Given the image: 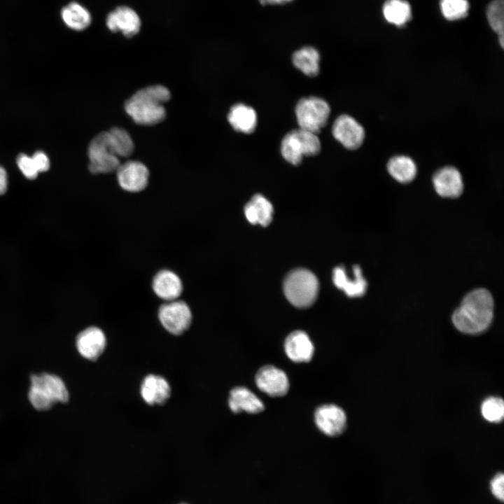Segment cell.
Returning <instances> with one entry per match:
<instances>
[{
  "mask_svg": "<svg viewBox=\"0 0 504 504\" xmlns=\"http://www.w3.org/2000/svg\"><path fill=\"white\" fill-rule=\"evenodd\" d=\"M493 316V300L489 290L475 289L462 300L452 314L454 326L466 334H477L490 326Z\"/></svg>",
  "mask_w": 504,
  "mask_h": 504,
  "instance_id": "1",
  "label": "cell"
},
{
  "mask_svg": "<svg viewBox=\"0 0 504 504\" xmlns=\"http://www.w3.org/2000/svg\"><path fill=\"white\" fill-rule=\"evenodd\" d=\"M171 97L169 90L161 85L138 90L125 104L127 113L139 125H153L166 117L164 104Z\"/></svg>",
  "mask_w": 504,
  "mask_h": 504,
  "instance_id": "2",
  "label": "cell"
},
{
  "mask_svg": "<svg viewBox=\"0 0 504 504\" xmlns=\"http://www.w3.org/2000/svg\"><path fill=\"white\" fill-rule=\"evenodd\" d=\"M28 396L33 407L43 411L69 400V392L62 379L48 373L31 375Z\"/></svg>",
  "mask_w": 504,
  "mask_h": 504,
  "instance_id": "3",
  "label": "cell"
},
{
  "mask_svg": "<svg viewBox=\"0 0 504 504\" xmlns=\"http://www.w3.org/2000/svg\"><path fill=\"white\" fill-rule=\"evenodd\" d=\"M319 284L316 276L305 269L291 271L284 282V292L287 300L295 307L306 308L316 300Z\"/></svg>",
  "mask_w": 504,
  "mask_h": 504,
  "instance_id": "4",
  "label": "cell"
},
{
  "mask_svg": "<svg viewBox=\"0 0 504 504\" xmlns=\"http://www.w3.org/2000/svg\"><path fill=\"white\" fill-rule=\"evenodd\" d=\"M320 149L321 144L317 135L300 128L287 133L281 146L282 156L293 165L299 164L303 156L317 155Z\"/></svg>",
  "mask_w": 504,
  "mask_h": 504,
  "instance_id": "5",
  "label": "cell"
},
{
  "mask_svg": "<svg viewBox=\"0 0 504 504\" xmlns=\"http://www.w3.org/2000/svg\"><path fill=\"white\" fill-rule=\"evenodd\" d=\"M330 112L328 104L316 97L302 98L295 106L300 128L316 134L326 125Z\"/></svg>",
  "mask_w": 504,
  "mask_h": 504,
  "instance_id": "6",
  "label": "cell"
},
{
  "mask_svg": "<svg viewBox=\"0 0 504 504\" xmlns=\"http://www.w3.org/2000/svg\"><path fill=\"white\" fill-rule=\"evenodd\" d=\"M89 169L92 173H109L120 166L119 158L113 152L108 132L95 136L90 141L88 150Z\"/></svg>",
  "mask_w": 504,
  "mask_h": 504,
  "instance_id": "7",
  "label": "cell"
},
{
  "mask_svg": "<svg viewBox=\"0 0 504 504\" xmlns=\"http://www.w3.org/2000/svg\"><path fill=\"white\" fill-rule=\"evenodd\" d=\"M158 316L162 326L173 335H181L190 326L191 311L188 304L178 300L168 301L159 309Z\"/></svg>",
  "mask_w": 504,
  "mask_h": 504,
  "instance_id": "8",
  "label": "cell"
},
{
  "mask_svg": "<svg viewBox=\"0 0 504 504\" xmlns=\"http://www.w3.org/2000/svg\"><path fill=\"white\" fill-rule=\"evenodd\" d=\"M255 381L261 391L272 397L283 396L289 388L286 374L273 365H267L260 368L255 374Z\"/></svg>",
  "mask_w": 504,
  "mask_h": 504,
  "instance_id": "9",
  "label": "cell"
},
{
  "mask_svg": "<svg viewBox=\"0 0 504 504\" xmlns=\"http://www.w3.org/2000/svg\"><path fill=\"white\" fill-rule=\"evenodd\" d=\"M106 24L111 31H120L125 36L131 38L139 32L141 21L134 9L120 6L107 15Z\"/></svg>",
  "mask_w": 504,
  "mask_h": 504,
  "instance_id": "10",
  "label": "cell"
},
{
  "mask_svg": "<svg viewBox=\"0 0 504 504\" xmlns=\"http://www.w3.org/2000/svg\"><path fill=\"white\" fill-rule=\"evenodd\" d=\"M332 134L345 148L350 150L359 148L365 138L363 127L348 115H342L335 120Z\"/></svg>",
  "mask_w": 504,
  "mask_h": 504,
  "instance_id": "11",
  "label": "cell"
},
{
  "mask_svg": "<svg viewBox=\"0 0 504 504\" xmlns=\"http://www.w3.org/2000/svg\"><path fill=\"white\" fill-rule=\"evenodd\" d=\"M116 171L119 185L126 191L139 192L148 184L149 172L141 162L127 161L120 164Z\"/></svg>",
  "mask_w": 504,
  "mask_h": 504,
  "instance_id": "12",
  "label": "cell"
},
{
  "mask_svg": "<svg viewBox=\"0 0 504 504\" xmlns=\"http://www.w3.org/2000/svg\"><path fill=\"white\" fill-rule=\"evenodd\" d=\"M317 427L328 436H337L346 428V417L340 407L328 404L320 406L314 414Z\"/></svg>",
  "mask_w": 504,
  "mask_h": 504,
  "instance_id": "13",
  "label": "cell"
},
{
  "mask_svg": "<svg viewBox=\"0 0 504 504\" xmlns=\"http://www.w3.org/2000/svg\"><path fill=\"white\" fill-rule=\"evenodd\" d=\"M435 191L441 197L456 198L463 190V178L459 171L447 166L438 169L433 176Z\"/></svg>",
  "mask_w": 504,
  "mask_h": 504,
  "instance_id": "14",
  "label": "cell"
},
{
  "mask_svg": "<svg viewBox=\"0 0 504 504\" xmlns=\"http://www.w3.org/2000/svg\"><path fill=\"white\" fill-rule=\"evenodd\" d=\"M106 340L103 331L97 327L83 330L76 338V347L80 354L91 360H97L105 349Z\"/></svg>",
  "mask_w": 504,
  "mask_h": 504,
  "instance_id": "15",
  "label": "cell"
},
{
  "mask_svg": "<svg viewBox=\"0 0 504 504\" xmlns=\"http://www.w3.org/2000/svg\"><path fill=\"white\" fill-rule=\"evenodd\" d=\"M287 356L295 363L309 362L313 356L314 347L306 332L295 330L290 333L284 342Z\"/></svg>",
  "mask_w": 504,
  "mask_h": 504,
  "instance_id": "16",
  "label": "cell"
},
{
  "mask_svg": "<svg viewBox=\"0 0 504 504\" xmlns=\"http://www.w3.org/2000/svg\"><path fill=\"white\" fill-rule=\"evenodd\" d=\"M354 279H350L343 267H337L333 270L332 281L335 286L342 290L349 297L363 296L367 289V281L363 276L358 265L354 267Z\"/></svg>",
  "mask_w": 504,
  "mask_h": 504,
  "instance_id": "17",
  "label": "cell"
},
{
  "mask_svg": "<svg viewBox=\"0 0 504 504\" xmlns=\"http://www.w3.org/2000/svg\"><path fill=\"white\" fill-rule=\"evenodd\" d=\"M152 287L155 293L161 299L172 301L178 298L183 290L179 276L168 270L158 272L153 279Z\"/></svg>",
  "mask_w": 504,
  "mask_h": 504,
  "instance_id": "18",
  "label": "cell"
},
{
  "mask_svg": "<svg viewBox=\"0 0 504 504\" xmlns=\"http://www.w3.org/2000/svg\"><path fill=\"white\" fill-rule=\"evenodd\" d=\"M141 394L146 402L149 405L164 404L169 398L171 388L169 383L163 377L149 374L144 379L141 386Z\"/></svg>",
  "mask_w": 504,
  "mask_h": 504,
  "instance_id": "19",
  "label": "cell"
},
{
  "mask_svg": "<svg viewBox=\"0 0 504 504\" xmlns=\"http://www.w3.org/2000/svg\"><path fill=\"white\" fill-rule=\"evenodd\" d=\"M228 405L234 413L245 411L255 414L265 408L263 402L249 389L243 386L234 388L230 391Z\"/></svg>",
  "mask_w": 504,
  "mask_h": 504,
  "instance_id": "20",
  "label": "cell"
},
{
  "mask_svg": "<svg viewBox=\"0 0 504 504\" xmlns=\"http://www.w3.org/2000/svg\"><path fill=\"white\" fill-rule=\"evenodd\" d=\"M273 206L263 195H255L246 204L244 214L252 224L268 225L272 220Z\"/></svg>",
  "mask_w": 504,
  "mask_h": 504,
  "instance_id": "21",
  "label": "cell"
},
{
  "mask_svg": "<svg viewBox=\"0 0 504 504\" xmlns=\"http://www.w3.org/2000/svg\"><path fill=\"white\" fill-rule=\"evenodd\" d=\"M227 120L236 131L245 134L252 133L257 124L255 111L243 104H237L231 107Z\"/></svg>",
  "mask_w": 504,
  "mask_h": 504,
  "instance_id": "22",
  "label": "cell"
},
{
  "mask_svg": "<svg viewBox=\"0 0 504 504\" xmlns=\"http://www.w3.org/2000/svg\"><path fill=\"white\" fill-rule=\"evenodd\" d=\"M64 24L70 29L82 31L91 24L92 16L90 11L77 2L66 5L61 11Z\"/></svg>",
  "mask_w": 504,
  "mask_h": 504,
  "instance_id": "23",
  "label": "cell"
},
{
  "mask_svg": "<svg viewBox=\"0 0 504 504\" xmlns=\"http://www.w3.org/2000/svg\"><path fill=\"white\" fill-rule=\"evenodd\" d=\"M17 164L27 178L34 179L40 172L49 169L50 160L45 153L38 150L32 156L19 155Z\"/></svg>",
  "mask_w": 504,
  "mask_h": 504,
  "instance_id": "24",
  "label": "cell"
},
{
  "mask_svg": "<svg viewBox=\"0 0 504 504\" xmlns=\"http://www.w3.org/2000/svg\"><path fill=\"white\" fill-rule=\"evenodd\" d=\"M390 175L401 183L411 182L416 176V166L410 157L397 155L391 158L387 164Z\"/></svg>",
  "mask_w": 504,
  "mask_h": 504,
  "instance_id": "25",
  "label": "cell"
},
{
  "mask_svg": "<svg viewBox=\"0 0 504 504\" xmlns=\"http://www.w3.org/2000/svg\"><path fill=\"white\" fill-rule=\"evenodd\" d=\"M294 66L308 76H315L319 71L320 55L311 46L303 47L295 51L292 57Z\"/></svg>",
  "mask_w": 504,
  "mask_h": 504,
  "instance_id": "26",
  "label": "cell"
},
{
  "mask_svg": "<svg viewBox=\"0 0 504 504\" xmlns=\"http://www.w3.org/2000/svg\"><path fill=\"white\" fill-rule=\"evenodd\" d=\"M385 19L396 26H402L411 18V8L405 0H386L383 6Z\"/></svg>",
  "mask_w": 504,
  "mask_h": 504,
  "instance_id": "27",
  "label": "cell"
},
{
  "mask_svg": "<svg viewBox=\"0 0 504 504\" xmlns=\"http://www.w3.org/2000/svg\"><path fill=\"white\" fill-rule=\"evenodd\" d=\"M112 149L118 158L130 156L134 145L129 133L122 128L113 127L108 132Z\"/></svg>",
  "mask_w": 504,
  "mask_h": 504,
  "instance_id": "28",
  "label": "cell"
},
{
  "mask_svg": "<svg viewBox=\"0 0 504 504\" xmlns=\"http://www.w3.org/2000/svg\"><path fill=\"white\" fill-rule=\"evenodd\" d=\"M486 16L492 29L498 35L500 44L503 48V0H493L488 6Z\"/></svg>",
  "mask_w": 504,
  "mask_h": 504,
  "instance_id": "29",
  "label": "cell"
},
{
  "mask_svg": "<svg viewBox=\"0 0 504 504\" xmlns=\"http://www.w3.org/2000/svg\"><path fill=\"white\" fill-rule=\"evenodd\" d=\"M440 8L446 19L456 20L467 15L469 4L467 0H441Z\"/></svg>",
  "mask_w": 504,
  "mask_h": 504,
  "instance_id": "30",
  "label": "cell"
},
{
  "mask_svg": "<svg viewBox=\"0 0 504 504\" xmlns=\"http://www.w3.org/2000/svg\"><path fill=\"white\" fill-rule=\"evenodd\" d=\"M481 412L483 417L490 422L498 423L504 416V403L501 398L490 397L482 404Z\"/></svg>",
  "mask_w": 504,
  "mask_h": 504,
  "instance_id": "31",
  "label": "cell"
},
{
  "mask_svg": "<svg viewBox=\"0 0 504 504\" xmlns=\"http://www.w3.org/2000/svg\"><path fill=\"white\" fill-rule=\"evenodd\" d=\"M504 476L498 473L491 481L490 487L492 493L498 500L503 501L504 498Z\"/></svg>",
  "mask_w": 504,
  "mask_h": 504,
  "instance_id": "32",
  "label": "cell"
},
{
  "mask_svg": "<svg viewBox=\"0 0 504 504\" xmlns=\"http://www.w3.org/2000/svg\"><path fill=\"white\" fill-rule=\"evenodd\" d=\"M7 174L6 170L0 166V195L6 192L7 189Z\"/></svg>",
  "mask_w": 504,
  "mask_h": 504,
  "instance_id": "33",
  "label": "cell"
},
{
  "mask_svg": "<svg viewBox=\"0 0 504 504\" xmlns=\"http://www.w3.org/2000/svg\"><path fill=\"white\" fill-rule=\"evenodd\" d=\"M293 0H259V2L263 5H279L284 4L292 1Z\"/></svg>",
  "mask_w": 504,
  "mask_h": 504,
  "instance_id": "34",
  "label": "cell"
},
{
  "mask_svg": "<svg viewBox=\"0 0 504 504\" xmlns=\"http://www.w3.org/2000/svg\"><path fill=\"white\" fill-rule=\"evenodd\" d=\"M181 504H186V503H181Z\"/></svg>",
  "mask_w": 504,
  "mask_h": 504,
  "instance_id": "35",
  "label": "cell"
}]
</instances>
